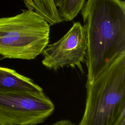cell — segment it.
<instances>
[{
	"mask_svg": "<svg viewBox=\"0 0 125 125\" xmlns=\"http://www.w3.org/2000/svg\"><path fill=\"white\" fill-rule=\"evenodd\" d=\"M54 110L43 91H0V125H37Z\"/></svg>",
	"mask_w": 125,
	"mask_h": 125,
	"instance_id": "obj_4",
	"label": "cell"
},
{
	"mask_svg": "<svg viewBox=\"0 0 125 125\" xmlns=\"http://www.w3.org/2000/svg\"><path fill=\"white\" fill-rule=\"evenodd\" d=\"M34 11L38 14L50 25L59 23L61 19L58 8L52 0H33Z\"/></svg>",
	"mask_w": 125,
	"mask_h": 125,
	"instance_id": "obj_7",
	"label": "cell"
},
{
	"mask_svg": "<svg viewBox=\"0 0 125 125\" xmlns=\"http://www.w3.org/2000/svg\"><path fill=\"white\" fill-rule=\"evenodd\" d=\"M81 11L87 44L86 83H90L125 52V2L87 0Z\"/></svg>",
	"mask_w": 125,
	"mask_h": 125,
	"instance_id": "obj_1",
	"label": "cell"
},
{
	"mask_svg": "<svg viewBox=\"0 0 125 125\" xmlns=\"http://www.w3.org/2000/svg\"><path fill=\"white\" fill-rule=\"evenodd\" d=\"M26 8L29 10L34 11V5L33 3V0H22Z\"/></svg>",
	"mask_w": 125,
	"mask_h": 125,
	"instance_id": "obj_10",
	"label": "cell"
},
{
	"mask_svg": "<svg viewBox=\"0 0 125 125\" xmlns=\"http://www.w3.org/2000/svg\"><path fill=\"white\" fill-rule=\"evenodd\" d=\"M50 25L34 11L0 18V55L4 58L30 60L49 42Z\"/></svg>",
	"mask_w": 125,
	"mask_h": 125,
	"instance_id": "obj_3",
	"label": "cell"
},
{
	"mask_svg": "<svg viewBox=\"0 0 125 125\" xmlns=\"http://www.w3.org/2000/svg\"><path fill=\"white\" fill-rule=\"evenodd\" d=\"M4 59V58L2 55H0V61L1 60H2V59Z\"/></svg>",
	"mask_w": 125,
	"mask_h": 125,
	"instance_id": "obj_12",
	"label": "cell"
},
{
	"mask_svg": "<svg viewBox=\"0 0 125 125\" xmlns=\"http://www.w3.org/2000/svg\"><path fill=\"white\" fill-rule=\"evenodd\" d=\"M85 87V108L79 125L125 124V52Z\"/></svg>",
	"mask_w": 125,
	"mask_h": 125,
	"instance_id": "obj_2",
	"label": "cell"
},
{
	"mask_svg": "<svg viewBox=\"0 0 125 125\" xmlns=\"http://www.w3.org/2000/svg\"><path fill=\"white\" fill-rule=\"evenodd\" d=\"M13 90L43 91L32 79L13 69L0 67V91Z\"/></svg>",
	"mask_w": 125,
	"mask_h": 125,
	"instance_id": "obj_6",
	"label": "cell"
},
{
	"mask_svg": "<svg viewBox=\"0 0 125 125\" xmlns=\"http://www.w3.org/2000/svg\"><path fill=\"white\" fill-rule=\"evenodd\" d=\"M85 0H64L58 8L60 17L62 21L73 20L81 11Z\"/></svg>",
	"mask_w": 125,
	"mask_h": 125,
	"instance_id": "obj_8",
	"label": "cell"
},
{
	"mask_svg": "<svg viewBox=\"0 0 125 125\" xmlns=\"http://www.w3.org/2000/svg\"><path fill=\"white\" fill-rule=\"evenodd\" d=\"M87 44L84 31L80 22H76L60 40L47 44L42 52V64L50 69L77 67L83 73Z\"/></svg>",
	"mask_w": 125,
	"mask_h": 125,
	"instance_id": "obj_5",
	"label": "cell"
},
{
	"mask_svg": "<svg viewBox=\"0 0 125 125\" xmlns=\"http://www.w3.org/2000/svg\"><path fill=\"white\" fill-rule=\"evenodd\" d=\"M55 5L58 8H59L62 4L64 0H52Z\"/></svg>",
	"mask_w": 125,
	"mask_h": 125,
	"instance_id": "obj_11",
	"label": "cell"
},
{
	"mask_svg": "<svg viewBox=\"0 0 125 125\" xmlns=\"http://www.w3.org/2000/svg\"><path fill=\"white\" fill-rule=\"evenodd\" d=\"M49 125H76L69 120H62Z\"/></svg>",
	"mask_w": 125,
	"mask_h": 125,
	"instance_id": "obj_9",
	"label": "cell"
}]
</instances>
